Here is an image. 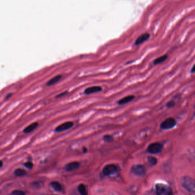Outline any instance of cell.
Instances as JSON below:
<instances>
[{"mask_svg":"<svg viewBox=\"0 0 195 195\" xmlns=\"http://www.w3.org/2000/svg\"><path fill=\"white\" fill-rule=\"evenodd\" d=\"M15 174L17 176L21 177V176H25L26 174V172L25 170H22V169H21V168H18V169L15 170Z\"/></svg>","mask_w":195,"mask_h":195,"instance_id":"17","label":"cell"},{"mask_svg":"<svg viewBox=\"0 0 195 195\" xmlns=\"http://www.w3.org/2000/svg\"><path fill=\"white\" fill-rule=\"evenodd\" d=\"M156 192L157 195H173V191L170 186L158 183L156 185Z\"/></svg>","mask_w":195,"mask_h":195,"instance_id":"2","label":"cell"},{"mask_svg":"<svg viewBox=\"0 0 195 195\" xmlns=\"http://www.w3.org/2000/svg\"><path fill=\"white\" fill-rule=\"evenodd\" d=\"M168 55H166V54L161 55V56L159 57V58H156L153 61V64L155 65H157L163 63L166 61V59H168Z\"/></svg>","mask_w":195,"mask_h":195,"instance_id":"14","label":"cell"},{"mask_svg":"<svg viewBox=\"0 0 195 195\" xmlns=\"http://www.w3.org/2000/svg\"><path fill=\"white\" fill-rule=\"evenodd\" d=\"M13 195H25V192L21 190H15L12 192Z\"/></svg>","mask_w":195,"mask_h":195,"instance_id":"20","label":"cell"},{"mask_svg":"<svg viewBox=\"0 0 195 195\" xmlns=\"http://www.w3.org/2000/svg\"><path fill=\"white\" fill-rule=\"evenodd\" d=\"M79 167V162H73L67 164L65 167V169L66 171H72L77 170Z\"/></svg>","mask_w":195,"mask_h":195,"instance_id":"10","label":"cell"},{"mask_svg":"<svg viewBox=\"0 0 195 195\" xmlns=\"http://www.w3.org/2000/svg\"><path fill=\"white\" fill-rule=\"evenodd\" d=\"M118 168L115 164H108L103 168L102 173L105 176H110L114 175L117 172Z\"/></svg>","mask_w":195,"mask_h":195,"instance_id":"6","label":"cell"},{"mask_svg":"<svg viewBox=\"0 0 195 195\" xmlns=\"http://www.w3.org/2000/svg\"><path fill=\"white\" fill-rule=\"evenodd\" d=\"M50 185L56 191L60 192L62 190L61 185L58 181H52L51 182Z\"/></svg>","mask_w":195,"mask_h":195,"instance_id":"15","label":"cell"},{"mask_svg":"<svg viewBox=\"0 0 195 195\" xmlns=\"http://www.w3.org/2000/svg\"><path fill=\"white\" fill-rule=\"evenodd\" d=\"M78 191L81 195H88L87 188L84 184H79L78 187Z\"/></svg>","mask_w":195,"mask_h":195,"instance_id":"16","label":"cell"},{"mask_svg":"<svg viewBox=\"0 0 195 195\" xmlns=\"http://www.w3.org/2000/svg\"><path fill=\"white\" fill-rule=\"evenodd\" d=\"M68 91H64V92H62L61 93H60V94H58L57 95L56 98H59L62 97H64V96H65V95H66V94H68Z\"/></svg>","mask_w":195,"mask_h":195,"instance_id":"23","label":"cell"},{"mask_svg":"<svg viewBox=\"0 0 195 195\" xmlns=\"http://www.w3.org/2000/svg\"><path fill=\"white\" fill-rule=\"evenodd\" d=\"M134 98H135V97L134 95H128L127 97L123 98L122 99L118 101L117 104L119 105H125V104H127L130 102L132 101Z\"/></svg>","mask_w":195,"mask_h":195,"instance_id":"11","label":"cell"},{"mask_svg":"<svg viewBox=\"0 0 195 195\" xmlns=\"http://www.w3.org/2000/svg\"><path fill=\"white\" fill-rule=\"evenodd\" d=\"M194 107H195V106H194Z\"/></svg>","mask_w":195,"mask_h":195,"instance_id":"27","label":"cell"},{"mask_svg":"<svg viewBox=\"0 0 195 195\" xmlns=\"http://www.w3.org/2000/svg\"><path fill=\"white\" fill-rule=\"evenodd\" d=\"M176 124L177 122L176 119L174 118H168L160 124V128L162 130H169L176 126Z\"/></svg>","mask_w":195,"mask_h":195,"instance_id":"4","label":"cell"},{"mask_svg":"<svg viewBox=\"0 0 195 195\" xmlns=\"http://www.w3.org/2000/svg\"><path fill=\"white\" fill-rule=\"evenodd\" d=\"M148 162H149L151 165H155L157 162V159L153 156H149L148 158Z\"/></svg>","mask_w":195,"mask_h":195,"instance_id":"19","label":"cell"},{"mask_svg":"<svg viewBox=\"0 0 195 195\" xmlns=\"http://www.w3.org/2000/svg\"><path fill=\"white\" fill-rule=\"evenodd\" d=\"M73 122L71 121H69V122H66L64 123H62L61 124L58 125V126L56 127L55 128V132L60 133L64 132L65 131L69 130L70 128H71L73 126Z\"/></svg>","mask_w":195,"mask_h":195,"instance_id":"5","label":"cell"},{"mask_svg":"<svg viewBox=\"0 0 195 195\" xmlns=\"http://www.w3.org/2000/svg\"><path fill=\"white\" fill-rule=\"evenodd\" d=\"M103 141L106 143H111L114 141V137L111 135H105L103 136Z\"/></svg>","mask_w":195,"mask_h":195,"instance_id":"18","label":"cell"},{"mask_svg":"<svg viewBox=\"0 0 195 195\" xmlns=\"http://www.w3.org/2000/svg\"><path fill=\"white\" fill-rule=\"evenodd\" d=\"M132 172L135 174L137 176H144L145 172H146V170L145 168L142 165L140 164H137V165H134L132 167Z\"/></svg>","mask_w":195,"mask_h":195,"instance_id":"7","label":"cell"},{"mask_svg":"<svg viewBox=\"0 0 195 195\" xmlns=\"http://www.w3.org/2000/svg\"><path fill=\"white\" fill-rule=\"evenodd\" d=\"M176 105V103L174 101H170L166 103V107L168 108H172L174 107V106Z\"/></svg>","mask_w":195,"mask_h":195,"instance_id":"21","label":"cell"},{"mask_svg":"<svg viewBox=\"0 0 195 195\" xmlns=\"http://www.w3.org/2000/svg\"><path fill=\"white\" fill-rule=\"evenodd\" d=\"M191 72L192 73H195V65L193 66V67H192L191 69Z\"/></svg>","mask_w":195,"mask_h":195,"instance_id":"25","label":"cell"},{"mask_svg":"<svg viewBox=\"0 0 195 195\" xmlns=\"http://www.w3.org/2000/svg\"><path fill=\"white\" fill-rule=\"evenodd\" d=\"M62 76L61 75H57V76H55L53 78H51V80H49L48 81L46 84L47 86H51L55 84L56 83L58 82L60 80H61Z\"/></svg>","mask_w":195,"mask_h":195,"instance_id":"13","label":"cell"},{"mask_svg":"<svg viewBox=\"0 0 195 195\" xmlns=\"http://www.w3.org/2000/svg\"><path fill=\"white\" fill-rule=\"evenodd\" d=\"M149 38H150V34H149V33H148V32L144 33V34L140 35V36L138 37L137 39L136 40L135 42H134V45H135L136 46L140 45H141L142 43H144L145 42H146Z\"/></svg>","mask_w":195,"mask_h":195,"instance_id":"8","label":"cell"},{"mask_svg":"<svg viewBox=\"0 0 195 195\" xmlns=\"http://www.w3.org/2000/svg\"><path fill=\"white\" fill-rule=\"evenodd\" d=\"M163 145L159 142H154L148 145L147 151L151 154H157L162 151Z\"/></svg>","mask_w":195,"mask_h":195,"instance_id":"3","label":"cell"},{"mask_svg":"<svg viewBox=\"0 0 195 195\" xmlns=\"http://www.w3.org/2000/svg\"><path fill=\"white\" fill-rule=\"evenodd\" d=\"M2 166V161H1V167Z\"/></svg>","mask_w":195,"mask_h":195,"instance_id":"26","label":"cell"},{"mask_svg":"<svg viewBox=\"0 0 195 195\" xmlns=\"http://www.w3.org/2000/svg\"><path fill=\"white\" fill-rule=\"evenodd\" d=\"M12 95H13V94H12V93H9V94L7 95V96H6L5 98V100H7V99H9V98H10Z\"/></svg>","mask_w":195,"mask_h":195,"instance_id":"24","label":"cell"},{"mask_svg":"<svg viewBox=\"0 0 195 195\" xmlns=\"http://www.w3.org/2000/svg\"><path fill=\"white\" fill-rule=\"evenodd\" d=\"M24 166L26 168H29V169H32L33 166V164L32 162H25L24 163Z\"/></svg>","mask_w":195,"mask_h":195,"instance_id":"22","label":"cell"},{"mask_svg":"<svg viewBox=\"0 0 195 195\" xmlns=\"http://www.w3.org/2000/svg\"><path fill=\"white\" fill-rule=\"evenodd\" d=\"M39 126L38 122H34L29 124L28 126L26 127L23 130V132L24 134H29L32 132L34 130Z\"/></svg>","mask_w":195,"mask_h":195,"instance_id":"12","label":"cell"},{"mask_svg":"<svg viewBox=\"0 0 195 195\" xmlns=\"http://www.w3.org/2000/svg\"><path fill=\"white\" fill-rule=\"evenodd\" d=\"M102 91V87L98 86H94L89 87L87 88L84 91V93L85 95H90V94L98 93L99 92H101Z\"/></svg>","mask_w":195,"mask_h":195,"instance_id":"9","label":"cell"},{"mask_svg":"<svg viewBox=\"0 0 195 195\" xmlns=\"http://www.w3.org/2000/svg\"><path fill=\"white\" fill-rule=\"evenodd\" d=\"M180 183L187 191L192 195H195V179L188 176H184L181 178Z\"/></svg>","mask_w":195,"mask_h":195,"instance_id":"1","label":"cell"}]
</instances>
